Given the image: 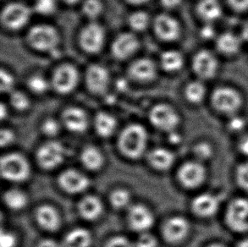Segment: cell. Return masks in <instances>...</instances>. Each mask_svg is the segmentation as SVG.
<instances>
[{
    "instance_id": "6da1fadb",
    "label": "cell",
    "mask_w": 248,
    "mask_h": 247,
    "mask_svg": "<svg viewBox=\"0 0 248 247\" xmlns=\"http://www.w3.org/2000/svg\"><path fill=\"white\" fill-rule=\"evenodd\" d=\"M218 221L235 238L248 234V195L236 192L227 197Z\"/></svg>"
},
{
    "instance_id": "7a4b0ae2",
    "label": "cell",
    "mask_w": 248,
    "mask_h": 247,
    "mask_svg": "<svg viewBox=\"0 0 248 247\" xmlns=\"http://www.w3.org/2000/svg\"><path fill=\"white\" fill-rule=\"evenodd\" d=\"M227 197L221 190L205 188L193 194L189 202L191 216L202 223H212L218 220Z\"/></svg>"
},
{
    "instance_id": "3957f363",
    "label": "cell",
    "mask_w": 248,
    "mask_h": 247,
    "mask_svg": "<svg viewBox=\"0 0 248 247\" xmlns=\"http://www.w3.org/2000/svg\"><path fill=\"white\" fill-rule=\"evenodd\" d=\"M211 175V165L191 157L181 163L176 171V180L181 188L193 194L208 187Z\"/></svg>"
},
{
    "instance_id": "277c9868",
    "label": "cell",
    "mask_w": 248,
    "mask_h": 247,
    "mask_svg": "<svg viewBox=\"0 0 248 247\" xmlns=\"http://www.w3.org/2000/svg\"><path fill=\"white\" fill-rule=\"evenodd\" d=\"M209 101L213 110L225 120L235 114H242L245 98L235 87L222 85L212 91Z\"/></svg>"
},
{
    "instance_id": "5b68a950",
    "label": "cell",
    "mask_w": 248,
    "mask_h": 247,
    "mask_svg": "<svg viewBox=\"0 0 248 247\" xmlns=\"http://www.w3.org/2000/svg\"><path fill=\"white\" fill-rule=\"evenodd\" d=\"M148 140V132L144 127L132 124L121 131L118 139V147L125 157L138 159L145 154Z\"/></svg>"
},
{
    "instance_id": "8992f818",
    "label": "cell",
    "mask_w": 248,
    "mask_h": 247,
    "mask_svg": "<svg viewBox=\"0 0 248 247\" xmlns=\"http://www.w3.org/2000/svg\"><path fill=\"white\" fill-rule=\"evenodd\" d=\"M0 172L6 181L22 182L30 176V164L22 154H6L0 161Z\"/></svg>"
},
{
    "instance_id": "52a82bcc",
    "label": "cell",
    "mask_w": 248,
    "mask_h": 247,
    "mask_svg": "<svg viewBox=\"0 0 248 247\" xmlns=\"http://www.w3.org/2000/svg\"><path fill=\"white\" fill-rule=\"evenodd\" d=\"M191 68L199 80H214L220 70L218 54L209 49L198 51L192 58Z\"/></svg>"
},
{
    "instance_id": "ba28073f",
    "label": "cell",
    "mask_w": 248,
    "mask_h": 247,
    "mask_svg": "<svg viewBox=\"0 0 248 247\" xmlns=\"http://www.w3.org/2000/svg\"><path fill=\"white\" fill-rule=\"evenodd\" d=\"M162 233L168 243L184 244L192 234V224L186 216L174 215L165 221Z\"/></svg>"
},
{
    "instance_id": "9c48e42d",
    "label": "cell",
    "mask_w": 248,
    "mask_h": 247,
    "mask_svg": "<svg viewBox=\"0 0 248 247\" xmlns=\"http://www.w3.org/2000/svg\"><path fill=\"white\" fill-rule=\"evenodd\" d=\"M27 41L37 50L53 52L59 44L60 36L56 29L51 26L37 25L31 28Z\"/></svg>"
},
{
    "instance_id": "30bf717a",
    "label": "cell",
    "mask_w": 248,
    "mask_h": 247,
    "mask_svg": "<svg viewBox=\"0 0 248 247\" xmlns=\"http://www.w3.org/2000/svg\"><path fill=\"white\" fill-rule=\"evenodd\" d=\"M152 124L168 134L177 130L181 124V116L170 105L158 104L152 108L149 114Z\"/></svg>"
},
{
    "instance_id": "8fae6325",
    "label": "cell",
    "mask_w": 248,
    "mask_h": 247,
    "mask_svg": "<svg viewBox=\"0 0 248 247\" xmlns=\"http://www.w3.org/2000/svg\"><path fill=\"white\" fill-rule=\"evenodd\" d=\"M66 154L63 144L56 140L47 141L37 150V163L44 170H54L64 162Z\"/></svg>"
},
{
    "instance_id": "7c38bea8",
    "label": "cell",
    "mask_w": 248,
    "mask_h": 247,
    "mask_svg": "<svg viewBox=\"0 0 248 247\" xmlns=\"http://www.w3.org/2000/svg\"><path fill=\"white\" fill-rule=\"evenodd\" d=\"M31 10L23 3H11L3 8L1 21L4 27L10 30H19L30 19Z\"/></svg>"
},
{
    "instance_id": "4fadbf2b",
    "label": "cell",
    "mask_w": 248,
    "mask_h": 247,
    "mask_svg": "<svg viewBox=\"0 0 248 247\" xmlns=\"http://www.w3.org/2000/svg\"><path fill=\"white\" fill-rule=\"evenodd\" d=\"M79 80V74L76 67L63 64L55 70L52 78V85L59 93L66 94L74 90Z\"/></svg>"
},
{
    "instance_id": "5bb4252c",
    "label": "cell",
    "mask_w": 248,
    "mask_h": 247,
    "mask_svg": "<svg viewBox=\"0 0 248 247\" xmlns=\"http://www.w3.org/2000/svg\"><path fill=\"white\" fill-rule=\"evenodd\" d=\"M215 44L217 54L224 57L234 58L241 53L244 39L242 36L227 31L218 34Z\"/></svg>"
},
{
    "instance_id": "9a60e30c",
    "label": "cell",
    "mask_w": 248,
    "mask_h": 247,
    "mask_svg": "<svg viewBox=\"0 0 248 247\" xmlns=\"http://www.w3.org/2000/svg\"><path fill=\"white\" fill-rule=\"evenodd\" d=\"M104 42V31L99 24L90 23L84 27L80 34V44L84 50L95 54L101 50Z\"/></svg>"
},
{
    "instance_id": "2e32d148",
    "label": "cell",
    "mask_w": 248,
    "mask_h": 247,
    "mask_svg": "<svg viewBox=\"0 0 248 247\" xmlns=\"http://www.w3.org/2000/svg\"><path fill=\"white\" fill-rule=\"evenodd\" d=\"M128 223L133 231L140 233L148 232L155 224V216L148 207L141 204H136L129 209Z\"/></svg>"
},
{
    "instance_id": "e0dca14e",
    "label": "cell",
    "mask_w": 248,
    "mask_h": 247,
    "mask_svg": "<svg viewBox=\"0 0 248 247\" xmlns=\"http://www.w3.org/2000/svg\"><path fill=\"white\" fill-rule=\"evenodd\" d=\"M58 182L62 190L69 194H79L87 190L89 186V179L76 170L63 171L58 179Z\"/></svg>"
},
{
    "instance_id": "ac0fdd59",
    "label": "cell",
    "mask_w": 248,
    "mask_h": 247,
    "mask_svg": "<svg viewBox=\"0 0 248 247\" xmlns=\"http://www.w3.org/2000/svg\"><path fill=\"white\" fill-rule=\"evenodd\" d=\"M155 33L161 40L172 42L177 40L181 33V27L176 19L167 14H160L155 18Z\"/></svg>"
},
{
    "instance_id": "d6986e66",
    "label": "cell",
    "mask_w": 248,
    "mask_h": 247,
    "mask_svg": "<svg viewBox=\"0 0 248 247\" xmlns=\"http://www.w3.org/2000/svg\"><path fill=\"white\" fill-rule=\"evenodd\" d=\"M85 79L90 92L95 94H103L107 91L109 74L106 68L100 64H92L87 68Z\"/></svg>"
},
{
    "instance_id": "ffe728a7",
    "label": "cell",
    "mask_w": 248,
    "mask_h": 247,
    "mask_svg": "<svg viewBox=\"0 0 248 247\" xmlns=\"http://www.w3.org/2000/svg\"><path fill=\"white\" fill-rule=\"evenodd\" d=\"M139 47V42L137 37L132 33H121L114 39L111 51L114 58L117 60H125L131 57Z\"/></svg>"
},
{
    "instance_id": "44dd1931",
    "label": "cell",
    "mask_w": 248,
    "mask_h": 247,
    "mask_svg": "<svg viewBox=\"0 0 248 247\" xmlns=\"http://www.w3.org/2000/svg\"><path fill=\"white\" fill-rule=\"evenodd\" d=\"M196 12L203 23L215 24L224 15L221 0H198Z\"/></svg>"
},
{
    "instance_id": "7402d4cb",
    "label": "cell",
    "mask_w": 248,
    "mask_h": 247,
    "mask_svg": "<svg viewBox=\"0 0 248 247\" xmlns=\"http://www.w3.org/2000/svg\"><path fill=\"white\" fill-rule=\"evenodd\" d=\"M191 154V158L211 165L218 156V147L211 139L202 138L192 145Z\"/></svg>"
},
{
    "instance_id": "603a6c76",
    "label": "cell",
    "mask_w": 248,
    "mask_h": 247,
    "mask_svg": "<svg viewBox=\"0 0 248 247\" xmlns=\"http://www.w3.org/2000/svg\"><path fill=\"white\" fill-rule=\"evenodd\" d=\"M62 121L68 130L74 133H83L88 127V117L80 108H68L63 112Z\"/></svg>"
},
{
    "instance_id": "cb8c5ba5",
    "label": "cell",
    "mask_w": 248,
    "mask_h": 247,
    "mask_svg": "<svg viewBox=\"0 0 248 247\" xmlns=\"http://www.w3.org/2000/svg\"><path fill=\"white\" fill-rule=\"evenodd\" d=\"M37 224L44 230L54 232L61 226V217L58 211L49 205H43L36 211Z\"/></svg>"
},
{
    "instance_id": "d4e9b609",
    "label": "cell",
    "mask_w": 248,
    "mask_h": 247,
    "mask_svg": "<svg viewBox=\"0 0 248 247\" xmlns=\"http://www.w3.org/2000/svg\"><path fill=\"white\" fill-rule=\"evenodd\" d=\"M148 160L155 170L165 171L170 170L174 165L175 156L173 152L167 148L156 147L148 154Z\"/></svg>"
},
{
    "instance_id": "484cf974",
    "label": "cell",
    "mask_w": 248,
    "mask_h": 247,
    "mask_svg": "<svg viewBox=\"0 0 248 247\" xmlns=\"http://www.w3.org/2000/svg\"><path fill=\"white\" fill-rule=\"evenodd\" d=\"M78 211L84 219L96 220L103 213V204L98 197L89 195L84 197L79 201Z\"/></svg>"
},
{
    "instance_id": "4316f807",
    "label": "cell",
    "mask_w": 248,
    "mask_h": 247,
    "mask_svg": "<svg viewBox=\"0 0 248 247\" xmlns=\"http://www.w3.org/2000/svg\"><path fill=\"white\" fill-rule=\"evenodd\" d=\"M129 73L138 81H149L156 76V66L149 59H140L131 63Z\"/></svg>"
},
{
    "instance_id": "83f0119b",
    "label": "cell",
    "mask_w": 248,
    "mask_h": 247,
    "mask_svg": "<svg viewBox=\"0 0 248 247\" xmlns=\"http://www.w3.org/2000/svg\"><path fill=\"white\" fill-rule=\"evenodd\" d=\"M232 183L237 192L248 195V159H238L232 167Z\"/></svg>"
},
{
    "instance_id": "f1b7e54d",
    "label": "cell",
    "mask_w": 248,
    "mask_h": 247,
    "mask_svg": "<svg viewBox=\"0 0 248 247\" xmlns=\"http://www.w3.org/2000/svg\"><path fill=\"white\" fill-rule=\"evenodd\" d=\"M184 95L188 103L192 105H200L208 97V88L203 80H191L185 87Z\"/></svg>"
},
{
    "instance_id": "f546056e",
    "label": "cell",
    "mask_w": 248,
    "mask_h": 247,
    "mask_svg": "<svg viewBox=\"0 0 248 247\" xmlns=\"http://www.w3.org/2000/svg\"><path fill=\"white\" fill-rule=\"evenodd\" d=\"M91 243L92 236L89 231L83 228H77L65 235L62 247H89Z\"/></svg>"
},
{
    "instance_id": "4dcf8cb0",
    "label": "cell",
    "mask_w": 248,
    "mask_h": 247,
    "mask_svg": "<svg viewBox=\"0 0 248 247\" xmlns=\"http://www.w3.org/2000/svg\"><path fill=\"white\" fill-rule=\"evenodd\" d=\"M81 162L87 170L95 171L104 165V158L103 154L97 147L88 146L81 152Z\"/></svg>"
},
{
    "instance_id": "1f68e13d",
    "label": "cell",
    "mask_w": 248,
    "mask_h": 247,
    "mask_svg": "<svg viewBox=\"0 0 248 247\" xmlns=\"http://www.w3.org/2000/svg\"><path fill=\"white\" fill-rule=\"evenodd\" d=\"M225 130L232 140L240 137L248 130V118L242 113L226 119Z\"/></svg>"
},
{
    "instance_id": "d6a6232c",
    "label": "cell",
    "mask_w": 248,
    "mask_h": 247,
    "mask_svg": "<svg viewBox=\"0 0 248 247\" xmlns=\"http://www.w3.org/2000/svg\"><path fill=\"white\" fill-rule=\"evenodd\" d=\"M95 130L100 137L107 138L114 134L116 129V121L112 115L100 112L96 115L94 121Z\"/></svg>"
},
{
    "instance_id": "836d02e7",
    "label": "cell",
    "mask_w": 248,
    "mask_h": 247,
    "mask_svg": "<svg viewBox=\"0 0 248 247\" xmlns=\"http://www.w3.org/2000/svg\"><path fill=\"white\" fill-rule=\"evenodd\" d=\"M160 63L163 69L168 72H176L184 65V57L179 51H165L162 54Z\"/></svg>"
},
{
    "instance_id": "e575fe53",
    "label": "cell",
    "mask_w": 248,
    "mask_h": 247,
    "mask_svg": "<svg viewBox=\"0 0 248 247\" xmlns=\"http://www.w3.org/2000/svg\"><path fill=\"white\" fill-rule=\"evenodd\" d=\"M3 201L12 210H20L27 204V197L22 190L10 189L3 194Z\"/></svg>"
},
{
    "instance_id": "d590c367",
    "label": "cell",
    "mask_w": 248,
    "mask_h": 247,
    "mask_svg": "<svg viewBox=\"0 0 248 247\" xmlns=\"http://www.w3.org/2000/svg\"><path fill=\"white\" fill-rule=\"evenodd\" d=\"M110 203L114 208L121 209L127 207L131 201V195L130 192L125 189L119 188L114 190L111 192L109 196Z\"/></svg>"
},
{
    "instance_id": "8d00e7d4",
    "label": "cell",
    "mask_w": 248,
    "mask_h": 247,
    "mask_svg": "<svg viewBox=\"0 0 248 247\" xmlns=\"http://www.w3.org/2000/svg\"><path fill=\"white\" fill-rule=\"evenodd\" d=\"M232 150L238 157V159H248V130L233 139Z\"/></svg>"
},
{
    "instance_id": "74e56055",
    "label": "cell",
    "mask_w": 248,
    "mask_h": 247,
    "mask_svg": "<svg viewBox=\"0 0 248 247\" xmlns=\"http://www.w3.org/2000/svg\"><path fill=\"white\" fill-rule=\"evenodd\" d=\"M149 23V17L148 14L143 11H138L131 14L129 17V25L134 31H141L148 27Z\"/></svg>"
},
{
    "instance_id": "f35d334b",
    "label": "cell",
    "mask_w": 248,
    "mask_h": 247,
    "mask_svg": "<svg viewBox=\"0 0 248 247\" xmlns=\"http://www.w3.org/2000/svg\"><path fill=\"white\" fill-rule=\"evenodd\" d=\"M10 104L16 109L19 111L26 110L27 108L29 107V99L26 94L22 92L16 91L12 92L10 94Z\"/></svg>"
},
{
    "instance_id": "ab89813d",
    "label": "cell",
    "mask_w": 248,
    "mask_h": 247,
    "mask_svg": "<svg viewBox=\"0 0 248 247\" xmlns=\"http://www.w3.org/2000/svg\"><path fill=\"white\" fill-rule=\"evenodd\" d=\"M102 3L100 0H85L82 4L83 13L88 18H96L102 12Z\"/></svg>"
},
{
    "instance_id": "60d3db41",
    "label": "cell",
    "mask_w": 248,
    "mask_h": 247,
    "mask_svg": "<svg viewBox=\"0 0 248 247\" xmlns=\"http://www.w3.org/2000/svg\"><path fill=\"white\" fill-rule=\"evenodd\" d=\"M28 87L35 93H44L47 91L48 83L44 77L33 76L28 80Z\"/></svg>"
},
{
    "instance_id": "b9f144b4",
    "label": "cell",
    "mask_w": 248,
    "mask_h": 247,
    "mask_svg": "<svg viewBox=\"0 0 248 247\" xmlns=\"http://www.w3.org/2000/svg\"><path fill=\"white\" fill-rule=\"evenodd\" d=\"M218 34L219 33H218L215 24L203 23L199 30V36L201 37V39L206 42H209V41L215 42Z\"/></svg>"
},
{
    "instance_id": "7bdbcfd3",
    "label": "cell",
    "mask_w": 248,
    "mask_h": 247,
    "mask_svg": "<svg viewBox=\"0 0 248 247\" xmlns=\"http://www.w3.org/2000/svg\"><path fill=\"white\" fill-rule=\"evenodd\" d=\"M35 10L37 13L42 15H50L54 13L56 9L55 0H36L35 2Z\"/></svg>"
},
{
    "instance_id": "ee69618b",
    "label": "cell",
    "mask_w": 248,
    "mask_h": 247,
    "mask_svg": "<svg viewBox=\"0 0 248 247\" xmlns=\"http://www.w3.org/2000/svg\"><path fill=\"white\" fill-rule=\"evenodd\" d=\"M61 126L57 121L54 119H47L42 125V130L47 137H54L60 132Z\"/></svg>"
},
{
    "instance_id": "f6af8a7d",
    "label": "cell",
    "mask_w": 248,
    "mask_h": 247,
    "mask_svg": "<svg viewBox=\"0 0 248 247\" xmlns=\"http://www.w3.org/2000/svg\"><path fill=\"white\" fill-rule=\"evenodd\" d=\"M15 80L12 75H10L8 71L1 70L0 71V88L3 93H9L12 90Z\"/></svg>"
},
{
    "instance_id": "bcb514c9",
    "label": "cell",
    "mask_w": 248,
    "mask_h": 247,
    "mask_svg": "<svg viewBox=\"0 0 248 247\" xmlns=\"http://www.w3.org/2000/svg\"><path fill=\"white\" fill-rule=\"evenodd\" d=\"M157 245V239L153 234H149L148 232H143L138 237L135 247H156Z\"/></svg>"
},
{
    "instance_id": "7dc6e473",
    "label": "cell",
    "mask_w": 248,
    "mask_h": 247,
    "mask_svg": "<svg viewBox=\"0 0 248 247\" xmlns=\"http://www.w3.org/2000/svg\"><path fill=\"white\" fill-rule=\"evenodd\" d=\"M105 247H135V245L132 244L127 238L117 235L109 239Z\"/></svg>"
},
{
    "instance_id": "c3c4849f",
    "label": "cell",
    "mask_w": 248,
    "mask_h": 247,
    "mask_svg": "<svg viewBox=\"0 0 248 247\" xmlns=\"http://www.w3.org/2000/svg\"><path fill=\"white\" fill-rule=\"evenodd\" d=\"M231 9L236 13L248 12V0H225Z\"/></svg>"
},
{
    "instance_id": "681fc988",
    "label": "cell",
    "mask_w": 248,
    "mask_h": 247,
    "mask_svg": "<svg viewBox=\"0 0 248 247\" xmlns=\"http://www.w3.org/2000/svg\"><path fill=\"white\" fill-rule=\"evenodd\" d=\"M17 243L15 234L9 231H2L0 236V247H15Z\"/></svg>"
},
{
    "instance_id": "f907efd6",
    "label": "cell",
    "mask_w": 248,
    "mask_h": 247,
    "mask_svg": "<svg viewBox=\"0 0 248 247\" xmlns=\"http://www.w3.org/2000/svg\"><path fill=\"white\" fill-rule=\"evenodd\" d=\"M14 138H15V136H14V133L11 130H8V129H3L0 132L1 147H3L10 145L13 141Z\"/></svg>"
},
{
    "instance_id": "816d5d0a",
    "label": "cell",
    "mask_w": 248,
    "mask_h": 247,
    "mask_svg": "<svg viewBox=\"0 0 248 247\" xmlns=\"http://www.w3.org/2000/svg\"><path fill=\"white\" fill-rule=\"evenodd\" d=\"M202 247H233V246L220 239H211L210 241L206 242Z\"/></svg>"
},
{
    "instance_id": "f5cc1de1",
    "label": "cell",
    "mask_w": 248,
    "mask_h": 247,
    "mask_svg": "<svg viewBox=\"0 0 248 247\" xmlns=\"http://www.w3.org/2000/svg\"><path fill=\"white\" fill-rule=\"evenodd\" d=\"M232 246L233 247H248V234L235 238Z\"/></svg>"
},
{
    "instance_id": "db71d44e",
    "label": "cell",
    "mask_w": 248,
    "mask_h": 247,
    "mask_svg": "<svg viewBox=\"0 0 248 247\" xmlns=\"http://www.w3.org/2000/svg\"><path fill=\"white\" fill-rule=\"evenodd\" d=\"M181 140H182V137L177 130H174L173 132L169 133V140L170 143L176 145L181 142Z\"/></svg>"
},
{
    "instance_id": "11a10c76",
    "label": "cell",
    "mask_w": 248,
    "mask_h": 247,
    "mask_svg": "<svg viewBox=\"0 0 248 247\" xmlns=\"http://www.w3.org/2000/svg\"><path fill=\"white\" fill-rule=\"evenodd\" d=\"M182 0H161L163 6L167 9H174L181 4Z\"/></svg>"
},
{
    "instance_id": "9f6ffc18",
    "label": "cell",
    "mask_w": 248,
    "mask_h": 247,
    "mask_svg": "<svg viewBox=\"0 0 248 247\" xmlns=\"http://www.w3.org/2000/svg\"><path fill=\"white\" fill-rule=\"evenodd\" d=\"M37 247H60L57 241L51 240V239H44L43 241H41Z\"/></svg>"
},
{
    "instance_id": "6f0895ef",
    "label": "cell",
    "mask_w": 248,
    "mask_h": 247,
    "mask_svg": "<svg viewBox=\"0 0 248 247\" xmlns=\"http://www.w3.org/2000/svg\"><path fill=\"white\" fill-rule=\"evenodd\" d=\"M126 1L128 3H131V4H141V3L148 2V0H126Z\"/></svg>"
},
{
    "instance_id": "680465c9",
    "label": "cell",
    "mask_w": 248,
    "mask_h": 247,
    "mask_svg": "<svg viewBox=\"0 0 248 247\" xmlns=\"http://www.w3.org/2000/svg\"><path fill=\"white\" fill-rule=\"evenodd\" d=\"M0 112H1V118L4 119V116L6 115V108H5V106H4L3 104H1Z\"/></svg>"
},
{
    "instance_id": "91938a15",
    "label": "cell",
    "mask_w": 248,
    "mask_h": 247,
    "mask_svg": "<svg viewBox=\"0 0 248 247\" xmlns=\"http://www.w3.org/2000/svg\"><path fill=\"white\" fill-rule=\"evenodd\" d=\"M243 39L246 41H248V24L246 26L245 30H244V34H243Z\"/></svg>"
},
{
    "instance_id": "94428289",
    "label": "cell",
    "mask_w": 248,
    "mask_h": 247,
    "mask_svg": "<svg viewBox=\"0 0 248 247\" xmlns=\"http://www.w3.org/2000/svg\"><path fill=\"white\" fill-rule=\"evenodd\" d=\"M64 1L67 3H70V4H74V3H78L79 0H64Z\"/></svg>"
}]
</instances>
